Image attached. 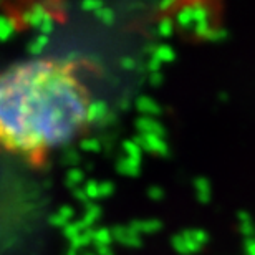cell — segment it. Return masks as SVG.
<instances>
[{
    "label": "cell",
    "instance_id": "cell-1",
    "mask_svg": "<svg viewBox=\"0 0 255 255\" xmlns=\"http://www.w3.org/2000/svg\"><path fill=\"white\" fill-rule=\"evenodd\" d=\"M91 103L71 60L33 58L8 66L0 73V147L40 167L50 151L86 131Z\"/></svg>",
    "mask_w": 255,
    "mask_h": 255
},
{
    "label": "cell",
    "instance_id": "cell-2",
    "mask_svg": "<svg viewBox=\"0 0 255 255\" xmlns=\"http://www.w3.org/2000/svg\"><path fill=\"white\" fill-rule=\"evenodd\" d=\"M207 18H209L207 5H201V3L186 5L184 10L181 13H177V23H179L181 28L194 30V32L204 35L206 38L212 32V27L207 23Z\"/></svg>",
    "mask_w": 255,
    "mask_h": 255
},
{
    "label": "cell",
    "instance_id": "cell-3",
    "mask_svg": "<svg viewBox=\"0 0 255 255\" xmlns=\"http://www.w3.org/2000/svg\"><path fill=\"white\" fill-rule=\"evenodd\" d=\"M209 236L202 229H187L172 237V247L181 255H192L206 246Z\"/></svg>",
    "mask_w": 255,
    "mask_h": 255
},
{
    "label": "cell",
    "instance_id": "cell-4",
    "mask_svg": "<svg viewBox=\"0 0 255 255\" xmlns=\"http://www.w3.org/2000/svg\"><path fill=\"white\" fill-rule=\"evenodd\" d=\"M55 15L50 10L48 5H32L30 10L23 15L25 23L32 28H37L40 35H47L53 30L55 25Z\"/></svg>",
    "mask_w": 255,
    "mask_h": 255
},
{
    "label": "cell",
    "instance_id": "cell-5",
    "mask_svg": "<svg viewBox=\"0 0 255 255\" xmlns=\"http://www.w3.org/2000/svg\"><path fill=\"white\" fill-rule=\"evenodd\" d=\"M134 141H136V144L141 147V151L144 149L146 152H149V154L167 156V152H169V147H167V142L164 139V136L141 134V132H137Z\"/></svg>",
    "mask_w": 255,
    "mask_h": 255
},
{
    "label": "cell",
    "instance_id": "cell-6",
    "mask_svg": "<svg viewBox=\"0 0 255 255\" xmlns=\"http://www.w3.org/2000/svg\"><path fill=\"white\" fill-rule=\"evenodd\" d=\"M174 58H176V53H174V50H172V47H169V45H166V43L154 45V47L149 50V70H151V73L159 71L162 65L172 62Z\"/></svg>",
    "mask_w": 255,
    "mask_h": 255
},
{
    "label": "cell",
    "instance_id": "cell-7",
    "mask_svg": "<svg viewBox=\"0 0 255 255\" xmlns=\"http://www.w3.org/2000/svg\"><path fill=\"white\" fill-rule=\"evenodd\" d=\"M111 234H113V241L120 242L125 247L136 249L142 246L141 234H137L131 226H116L115 229H111Z\"/></svg>",
    "mask_w": 255,
    "mask_h": 255
},
{
    "label": "cell",
    "instance_id": "cell-8",
    "mask_svg": "<svg viewBox=\"0 0 255 255\" xmlns=\"http://www.w3.org/2000/svg\"><path fill=\"white\" fill-rule=\"evenodd\" d=\"M136 129L141 134H157V136H166L164 126L161 125V121H157L156 118H146L141 116L136 121Z\"/></svg>",
    "mask_w": 255,
    "mask_h": 255
},
{
    "label": "cell",
    "instance_id": "cell-9",
    "mask_svg": "<svg viewBox=\"0 0 255 255\" xmlns=\"http://www.w3.org/2000/svg\"><path fill=\"white\" fill-rule=\"evenodd\" d=\"M136 110L139 111L146 118H154L156 115L161 113V106L157 101H154L151 96H139L136 100Z\"/></svg>",
    "mask_w": 255,
    "mask_h": 255
},
{
    "label": "cell",
    "instance_id": "cell-10",
    "mask_svg": "<svg viewBox=\"0 0 255 255\" xmlns=\"http://www.w3.org/2000/svg\"><path fill=\"white\" fill-rule=\"evenodd\" d=\"M116 167H118V171L123 176H137L139 174V167H141V159H136V157L125 154L116 162Z\"/></svg>",
    "mask_w": 255,
    "mask_h": 255
},
{
    "label": "cell",
    "instance_id": "cell-11",
    "mask_svg": "<svg viewBox=\"0 0 255 255\" xmlns=\"http://www.w3.org/2000/svg\"><path fill=\"white\" fill-rule=\"evenodd\" d=\"M73 216H75V209L70 206H63L60 207L57 212L50 217V222H52L53 227H66L70 222H73Z\"/></svg>",
    "mask_w": 255,
    "mask_h": 255
},
{
    "label": "cell",
    "instance_id": "cell-12",
    "mask_svg": "<svg viewBox=\"0 0 255 255\" xmlns=\"http://www.w3.org/2000/svg\"><path fill=\"white\" fill-rule=\"evenodd\" d=\"M194 192H196V197L199 202H202V204L209 202L212 197L211 182H209L206 177H197V179H194Z\"/></svg>",
    "mask_w": 255,
    "mask_h": 255
},
{
    "label": "cell",
    "instance_id": "cell-13",
    "mask_svg": "<svg viewBox=\"0 0 255 255\" xmlns=\"http://www.w3.org/2000/svg\"><path fill=\"white\" fill-rule=\"evenodd\" d=\"M106 116H108V106H106V103H103V101H93L90 106V113H88L90 125L105 123Z\"/></svg>",
    "mask_w": 255,
    "mask_h": 255
},
{
    "label": "cell",
    "instance_id": "cell-14",
    "mask_svg": "<svg viewBox=\"0 0 255 255\" xmlns=\"http://www.w3.org/2000/svg\"><path fill=\"white\" fill-rule=\"evenodd\" d=\"M129 226L134 229L137 234H154L161 229V222L156 221V219H146V221H134L131 222Z\"/></svg>",
    "mask_w": 255,
    "mask_h": 255
},
{
    "label": "cell",
    "instance_id": "cell-15",
    "mask_svg": "<svg viewBox=\"0 0 255 255\" xmlns=\"http://www.w3.org/2000/svg\"><path fill=\"white\" fill-rule=\"evenodd\" d=\"M100 216H101V207L98 206V204L90 202L88 206H86L85 216H83V219H81V222H83L86 227L93 229V226L96 224V221L100 219Z\"/></svg>",
    "mask_w": 255,
    "mask_h": 255
},
{
    "label": "cell",
    "instance_id": "cell-16",
    "mask_svg": "<svg viewBox=\"0 0 255 255\" xmlns=\"http://www.w3.org/2000/svg\"><path fill=\"white\" fill-rule=\"evenodd\" d=\"M111 242H113L111 229H106V227L96 229L95 234H93V244L96 247H110Z\"/></svg>",
    "mask_w": 255,
    "mask_h": 255
},
{
    "label": "cell",
    "instance_id": "cell-17",
    "mask_svg": "<svg viewBox=\"0 0 255 255\" xmlns=\"http://www.w3.org/2000/svg\"><path fill=\"white\" fill-rule=\"evenodd\" d=\"M66 186L70 187V189H80V187H83L85 186V174H83V171H80V169H71L68 174H66Z\"/></svg>",
    "mask_w": 255,
    "mask_h": 255
},
{
    "label": "cell",
    "instance_id": "cell-18",
    "mask_svg": "<svg viewBox=\"0 0 255 255\" xmlns=\"http://www.w3.org/2000/svg\"><path fill=\"white\" fill-rule=\"evenodd\" d=\"M48 43V37L47 35H37V37H33L32 40H30V43L27 45V50L32 55H38L43 52V48L47 47Z\"/></svg>",
    "mask_w": 255,
    "mask_h": 255
},
{
    "label": "cell",
    "instance_id": "cell-19",
    "mask_svg": "<svg viewBox=\"0 0 255 255\" xmlns=\"http://www.w3.org/2000/svg\"><path fill=\"white\" fill-rule=\"evenodd\" d=\"M13 32H15L13 20L8 18V17H5V15H0V40L8 38Z\"/></svg>",
    "mask_w": 255,
    "mask_h": 255
},
{
    "label": "cell",
    "instance_id": "cell-20",
    "mask_svg": "<svg viewBox=\"0 0 255 255\" xmlns=\"http://www.w3.org/2000/svg\"><path fill=\"white\" fill-rule=\"evenodd\" d=\"M80 147L83 151H88V152H96L101 149V144L98 139H95V137H85V139L80 141Z\"/></svg>",
    "mask_w": 255,
    "mask_h": 255
},
{
    "label": "cell",
    "instance_id": "cell-21",
    "mask_svg": "<svg viewBox=\"0 0 255 255\" xmlns=\"http://www.w3.org/2000/svg\"><path fill=\"white\" fill-rule=\"evenodd\" d=\"M157 32L162 38H169L171 33L174 32V23H172L171 18H164L162 22L159 23V27H157Z\"/></svg>",
    "mask_w": 255,
    "mask_h": 255
},
{
    "label": "cell",
    "instance_id": "cell-22",
    "mask_svg": "<svg viewBox=\"0 0 255 255\" xmlns=\"http://www.w3.org/2000/svg\"><path fill=\"white\" fill-rule=\"evenodd\" d=\"M239 224H241V232L242 234H251L252 232V221L247 214H244V212L239 214Z\"/></svg>",
    "mask_w": 255,
    "mask_h": 255
},
{
    "label": "cell",
    "instance_id": "cell-23",
    "mask_svg": "<svg viewBox=\"0 0 255 255\" xmlns=\"http://www.w3.org/2000/svg\"><path fill=\"white\" fill-rule=\"evenodd\" d=\"M96 17H98L101 22H105L106 25H110V23H113V18H115V13L111 12V10H108V8H101V10H98V12L95 13Z\"/></svg>",
    "mask_w": 255,
    "mask_h": 255
},
{
    "label": "cell",
    "instance_id": "cell-24",
    "mask_svg": "<svg viewBox=\"0 0 255 255\" xmlns=\"http://www.w3.org/2000/svg\"><path fill=\"white\" fill-rule=\"evenodd\" d=\"M115 191V186L111 182H100V199L110 197Z\"/></svg>",
    "mask_w": 255,
    "mask_h": 255
},
{
    "label": "cell",
    "instance_id": "cell-25",
    "mask_svg": "<svg viewBox=\"0 0 255 255\" xmlns=\"http://www.w3.org/2000/svg\"><path fill=\"white\" fill-rule=\"evenodd\" d=\"M105 5L101 2H85L83 5H81V8L86 10V12H91V13H96L98 10L103 8Z\"/></svg>",
    "mask_w": 255,
    "mask_h": 255
},
{
    "label": "cell",
    "instance_id": "cell-26",
    "mask_svg": "<svg viewBox=\"0 0 255 255\" xmlns=\"http://www.w3.org/2000/svg\"><path fill=\"white\" fill-rule=\"evenodd\" d=\"M147 194H149V197L152 199V201H161L162 196H164V192H162L161 187L157 186H152L149 191H147Z\"/></svg>",
    "mask_w": 255,
    "mask_h": 255
},
{
    "label": "cell",
    "instance_id": "cell-27",
    "mask_svg": "<svg viewBox=\"0 0 255 255\" xmlns=\"http://www.w3.org/2000/svg\"><path fill=\"white\" fill-rule=\"evenodd\" d=\"M96 255H115L111 247H96Z\"/></svg>",
    "mask_w": 255,
    "mask_h": 255
},
{
    "label": "cell",
    "instance_id": "cell-28",
    "mask_svg": "<svg viewBox=\"0 0 255 255\" xmlns=\"http://www.w3.org/2000/svg\"><path fill=\"white\" fill-rule=\"evenodd\" d=\"M151 85H159L161 80H162V75L159 73V71H154V73H151Z\"/></svg>",
    "mask_w": 255,
    "mask_h": 255
},
{
    "label": "cell",
    "instance_id": "cell-29",
    "mask_svg": "<svg viewBox=\"0 0 255 255\" xmlns=\"http://www.w3.org/2000/svg\"><path fill=\"white\" fill-rule=\"evenodd\" d=\"M246 252L247 255H255V239H251L246 246Z\"/></svg>",
    "mask_w": 255,
    "mask_h": 255
},
{
    "label": "cell",
    "instance_id": "cell-30",
    "mask_svg": "<svg viewBox=\"0 0 255 255\" xmlns=\"http://www.w3.org/2000/svg\"><path fill=\"white\" fill-rule=\"evenodd\" d=\"M68 255H76V254H75V252H71V254H68Z\"/></svg>",
    "mask_w": 255,
    "mask_h": 255
},
{
    "label": "cell",
    "instance_id": "cell-31",
    "mask_svg": "<svg viewBox=\"0 0 255 255\" xmlns=\"http://www.w3.org/2000/svg\"><path fill=\"white\" fill-rule=\"evenodd\" d=\"M85 255H95V254H85Z\"/></svg>",
    "mask_w": 255,
    "mask_h": 255
}]
</instances>
